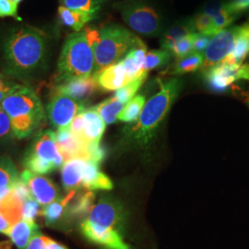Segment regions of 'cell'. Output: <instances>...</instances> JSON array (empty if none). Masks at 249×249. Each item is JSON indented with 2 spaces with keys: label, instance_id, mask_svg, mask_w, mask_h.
I'll return each instance as SVG.
<instances>
[{
  "label": "cell",
  "instance_id": "cell-42",
  "mask_svg": "<svg viewBox=\"0 0 249 249\" xmlns=\"http://www.w3.org/2000/svg\"><path fill=\"white\" fill-rule=\"evenodd\" d=\"M213 37H212V36H205V35H202V34L196 33L195 42H194V50H193V53H204Z\"/></svg>",
  "mask_w": 249,
  "mask_h": 249
},
{
  "label": "cell",
  "instance_id": "cell-11",
  "mask_svg": "<svg viewBox=\"0 0 249 249\" xmlns=\"http://www.w3.org/2000/svg\"><path fill=\"white\" fill-rule=\"evenodd\" d=\"M240 26L227 27L212 38L204 52L202 68L208 70L223 61L233 50Z\"/></svg>",
  "mask_w": 249,
  "mask_h": 249
},
{
  "label": "cell",
  "instance_id": "cell-3",
  "mask_svg": "<svg viewBox=\"0 0 249 249\" xmlns=\"http://www.w3.org/2000/svg\"><path fill=\"white\" fill-rule=\"evenodd\" d=\"M9 116L16 139L22 140L42 131L46 112L35 89L17 84L1 103Z\"/></svg>",
  "mask_w": 249,
  "mask_h": 249
},
{
  "label": "cell",
  "instance_id": "cell-5",
  "mask_svg": "<svg viewBox=\"0 0 249 249\" xmlns=\"http://www.w3.org/2000/svg\"><path fill=\"white\" fill-rule=\"evenodd\" d=\"M98 43L94 48L95 67L93 76L121 60L136 45L139 37L124 27L107 24L99 30Z\"/></svg>",
  "mask_w": 249,
  "mask_h": 249
},
{
  "label": "cell",
  "instance_id": "cell-22",
  "mask_svg": "<svg viewBox=\"0 0 249 249\" xmlns=\"http://www.w3.org/2000/svg\"><path fill=\"white\" fill-rule=\"evenodd\" d=\"M85 162L86 160L81 159H73L64 162L61 168V180L63 187L66 191H78L82 187L81 185Z\"/></svg>",
  "mask_w": 249,
  "mask_h": 249
},
{
  "label": "cell",
  "instance_id": "cell-39",
  "mask_svg": "<svg viewBox=\"0 0 249 249\" xmlns=\"http://www.w3.org/2000/svg\"><path fill=\"white\" fill-rule=\"evenodd\" d=\"M40 205L32 196L23 202L22 219L29 221H36L37 215L40 213Z\"/></svg>",
  "mask_w": 249,
  "mask_h": 249
},
{
  "label": "cell",
  "instance_id": "cell-16",
  "mask_svg": "<svg viewBox=\"0 0 249 249\" xmlns=\"http://www.w3.org/2000/svg\"><path fill=\"white\" fill-rule=\"evenodd\" d=\"M81 114L83 117V127L79 139L89 147L99 145L105 133L107 124L94 107L84 109Z\"/></svg>",
  "mask_w": 249,
  "mask_h": 249
},
{
  "label": "cell",
  "instance_id": "cell-21",
  "mask_svg": "<svg viewBox=\"0 0 249 249\" xmlns=\"http://www.w3.org/2000/svg\"><path fill=\"white\" fill-rule=\"evenodd\" d=\"M147 54V47L142 41L139 38L136 45L127 52L122 60L124 64L125 71L127 73L130 80L132 81L134 79L142 76L144 73L148 72L143 71V67L146 59Z\"/></svg>",
  "mask_w": 249,
  "mask_h": 249
},
{
  "label": "cell",
  "instance_id": "cell-37",
  "mask_svg": "<svg viewBox=\"0 0 249 249\" xmlns=\"http://www.w3.org/2000/svg\"><path fill=\"white\" fill-rule=\"evenodd\" d=\"M27 249H69L64 245L49 238L41 231L31 241Z\"/></svg>",
  "mask_w": 249,
  "mask_h": 249
},
{
  "label": "cell",
  "instance_id": "cell-28",
  "mask_svg": "<svg viewBox=\"0 0 249 249\" xmlns=\"http://www.w3.org/2000/svg\"><path fill=\"white\" fill-rule=\"evenodd\" d=\"M95 194L93 191L87 190L78 196L73 203L71 202L68 210V217L71 219L86 218L94 205Z\"/></svg>",
  "mask_w": 249,
  "mask_h": 249
},
{
  "label": "cell",
  "instance_id": "cell-35",
  "mask_svg": "<svg viewBox=\"0 0 249 249\" xmlns=\"http://www.w3.org/2000/svg\"><path fill=\"white\" fill-rule=\"evenodd\" d=\"M107 0H63L62 6L74 10L98 13L102 4Z\"/></svg>",
  "mask_w": 249,
  "mask_h": 249
},
{
  "label": "cell",
  "instance_id": "cell-7",
  "mask_svg": "<svg viewBox=\"0 0 249 249\" xmlns=\"http://www.w3.org/2000/svg\"><path fill=\"white\" fill-rule=\"evenodd\" d=\"M127 26L147 37L159 36L161 19L158 12L142 0H125L116 5Z\"/></svg>",
  "mask_w": 249,
  "mask_h": 249
},
{
  "label": "cell",
  "instance_id": "cell-45",
  "mask_svg": "<svg viewBox=\"0 0 249 249\" xmlns=\"http://www.w3.org/2000/svg\"><path fill=\"white\" fill-rule=\"evenodd\" d=\"M11 1H12V2H13V3H15V4H16V5H18V4H19V3H20V2H22V1H23V0H11Z\"/></svg>",
  "mask_w": 249,
  "mask_h": 249
},
{
  "label": "cell",
  "instance_id": "cell-33",
  "mask_svg": "<svg viewBox=\"0 0 249 249\" xmlns=\"http://www.w3.org/2000/svg\"><path fill=\"white\" fill-rule=\"evenodd\" d=\"M148 73H144L142 76L134 79L132 81L128 82L124 87L121 89H117L115 93V97L118 99L121 103L127 104L131 99L135 97V94L140 89L143 84V82L146 80Z\"/></svg>",
  "mask_w": 249,
  "mask_h": 249
},
{
  "label": "cell",
  "instance_id": "cell-27",
  "mask_svg": "<svg viewBox=\"0 0 249 249\" xmlns=\"http://www.w3.org/2000/svg\"><path fill=\"white\" fill-rule=\"evenodd\" d=\"M196 33L191 20L180 22L173 27H171L168 31H166L160 39V46L162 49H166L172 51L173 47L178 44V42L184 37Z\"/></svg>",
  "mask_w": 249,
  "mask_h": 249
},
{
  "label": "cell",
  "instance_id": "cell-44",
  "mask_svg": "<svg viewBox=\"0 0 249 249\" xmlns=\"http://www.w3.org/2000/svg\"><path fill=\"white\" fill-rule=\"evenodd\" d=\"M226 4L228 9L235 15H239L249 9V0H231Z\"/></svg>",
  "mask_w": 249,
  "mask_h": 249
},
{
  "label": "cell",
  "instance_id": "cell-34",
  "mask_svg": "<svg viewBox=\"0 0 249 249\" xmlns=\"http://www.w3.org/2000/svg\"><path fill=\"white\" fill-rule=\"evenodd\" d=\"M191 21L196 33L212 37L216 35L214 29L213 18L204 12L201 14H197L196 17L191 19Z\"/></svg>",
  "mask_w": 249,
  "mask_h": 249
},
{
  "label": "cell",
  "instance_id": "cell-30",
  "mask_svg": "<svg viewBox=\"0 0 249 249\" xmlns=\"http://www.w3.org/2000/svg\"><path fill=\"white\" fill-rule=\"evenodd\" d=\"M145 103L146 101L144 95H136L124 106L123 110L117 116V119L124 123L136 122L142 114Z\"/></svg>",
  "mask_w": 249,
  "mask_h": 249
},
{
  "label": "cell",
  "instance_id": "cell-47",
  "mask_svg": "<svg viewBox=\"0 0 249 249\" xmlns=\"http://www.w3.org/2000/svg\"><path fill=\"white\" fill-rule=\"evenodd\" d=\"M59 1H60V2H61V3H62L63 0H59Z\"/></svg>",
  "mask_w": 249,
  "mask_h": 249
},
{
  "label": "cell",
  "instance_id": "cell-6",
  "mask_svg": "<svg viewBox=\"0 0 249 249\" xmlns=\"http://www.w3.org/2000/svg\"><path fill=\"white\" fill-rule=\"evenodd\" d=\"M64 162L55 141V133L48 129L36 135L25 155L23 164L25 169L43 176L59 168Z\"/></svg>",
  "mask_w": 249,
  "mask_h": 249
},
{
  "label": "cell",
  "instance_id": "cell-18",
  "mask_svg": "<svg viewBox=\"0 0 249 249\" xmlns=\"http://www.w3.org/2000/svg\"><path fill=\"white\" fill-rule=\"evenodd\" d=\"M23 202L11 192L0 200V233H6L22 219Z\"/></svg>",
  "mask_w": 249,
  "mask_h": 249
},
{
  "label": "cell",
  "instance_id": "cell-1",
  "mask_svg": "<svg viewBox=\"0 0 249 249\" xmlns=\"http://www.w3.org/2000/svg\"><path fill=\"white\" fill-rule=\"evenodd\" d=\"M49 39L36 27L19 26L10 31L3 44L2 70L11 79L28 80L44 71Z\"/></svg>",
  "mask_w": 249,
  "mask_h": 249
},
{
  "label": "cell",
  "instance_id": "cell-32",
  "mask_svg": "<svg viewBox=\"0 0 249 249\" xmlns=\"http://www.w3.org/2000/svg\"><path fill=\"white\" fill-rule=\"evenodd\" d=\"M172 52L166 49L151 50L146 54V59L143 67V71L148 72L162 67L169 62L172 56Z\"/></svg>",
  "mask_w": 249,
  "mask_h": 249
},
{
  "label": "cell",
  "instance_id": "cell-41",
  "mask_svg": "<svg viewBox=\"0 0 249 249\" xmlns=\"http://www.w3.org/2000/svg\"><path fill=\"white\" fill-rule=\"evenodd\" d=\"M10 192L22 202H24L28 198L32 197L29 187L21 179H19L15 183V185L11 188Z\"/></svg>",
  "mask_w": 249,
  "mask_h": 249
},
{
  "label": "cell",
  "instance_id": "cell-19",
  "mask_svg": "<svg viewBox=\"0 0 249 249\" xmlns=\"http://www.w3.org/2000/svg\"><path fill=\"white\" fill-rule=\"evenodd\" d=\"M81 187L89 191L111 190L114 185L111 179L103 173L98 163L92 160H86L83 170Z\"/></svg>",
  "mask_w": 249,
  "mask_h": 249
},
{
  "label": "cell",
  "instance_id": "cell-14",
  "mask_svg": "<svg viewBox=\"0 0 249 249\" xmlns=\"http://www.w3.org/2000/svg\"><path fill=\"white\" fill-rule=\"evenodd\" d=\"M55 141L64 161L73 159L90 160L89 146L72 133L70 126L57 129Z\"/></svg>",
  "mask_w": 249,
  "mask_h": 249
},
{
  "label": "cell",
  "instance_id": "cell-10",
  "mask_svg": "<svg viewBox=\"0 0 249 249\" xmlns=\"http://www.w3.org/2000/svg\"><path fill=\"white\" fill-rule=\"evenodd\" d=\"M205 78L211 89L222 92L228 89L236 80H249V65L219 63L206 70Z\"/></svg>",
  "mask_w": 249,
  "mask_h": 249
},
{
  "label": "cell",
  "instance_id": "cell-23",
  "mask_svg": "<svg viewBox=\"0 0 249 249\" xmlns=\"http://www.w3.org/2000/svg\"><path fill=\"white\" fill-rule=\"evenodd\" d=\"M77 194L76 190L68 192L67 196H64L61 199L54 201L51 204L47 205L42 209L41 213L45 218V223L48 226L58 225L63 220H66L68 217V210L73 198Z\"/></svg>",
  "mask_w": 249,
  "mask_h": 249
},
{
  "label": "cell",
  "instance_id": "cell-15",
  "mask_svg": "<svg viewBox=\"0 0 249 249\" xmlns=\"http://www.w3.org/2000/svg\"><path fill=\"white\" fill-rule=\"evenodd\" d=\"M98 85L94 76L77 78L56 85L54 92H58L82 104L89 99L97 89Z\"/></svg>",
  "mask_w": 249,
  "mask_h": 249
},
{
  "label": "cell",
  "instance_id": "cell-36",
  "mask_svg": "<svg viewBox=\"0 0 249 249\" xmlns=\"http://www.w3.org/2000/svg\"><path fill=\"white\" fill-rule=\"evenodd\" d=\"M196 33L190 34L188 36L184 37L175 45L172 49V53L175 54L178 59L185 57L188 54L193 53L194 50V42L196 38Z\"/></svg>",
  "mask_w": 249,
  "mask_h": 249
},
{
  "label": "cell",
  "instance_id": "cell-12",
  "mask_svg": "<svg viewBox=\"0 0 249 249\" xmlns=\"http://www.w3.org/2000/svg\"><path fill=\"white\" fill-rule=\"evenodd\" d=\"M20 179L26 184L32 196L42 208L62 198L59 188L49 178L24 170Z\"/></svg>",
  "mask_w": 249,
  "mask_h": 249
},
{
  "label": "cell",
  "instance_id": "cell-17",
  "mask_svg": "<svg viewBox=\"0 0 249 249\" xmlns=\"http://www.w3.org/2000/svg\"><path fill=\"white\" fill-rule=\"evenodd\" d=\"M99 88L106 91L117 90L131 80L125 71L122 60L109 66L94 75Z\"/></svg>",
  "mask_w": 249,
  "mask_h": 249
},
{
  "label": "cell",
  "instance_id": "cell-43",
  "mask_svg": "<svg viewBox=\"0 0 249 249\" xmlns=\"http://www.w3.org/2000/svg\"><path fill=\"white\" fill-rule=\"evenodd\" d=\"M17 84L8 80L5 75L0 74V104Z\"/></svg>",
  "mask_w": 249,
  "mask_h": 249
},
{
  "label": "cell",
  "instance_id": "cell-4",
  "mask_svg": "<svg viewBox=\"0 0 249 249\" xmlns=\"http://www.w3.org/2000/svg\"><path fill=\"white\" fill-rule=\"evenodd\" d=\"M94 48L83 31L72 34L63 45L55 75L56 85L69 80L93 76Z\"/></svg>",
  "mask_w": 249,
  "mask_h": 249
},
{
  "label": "cell",
  "instance_id": "cell-13",
  "mask_svg": "<svg viewBox=\"0 0 249 249\" xmlns=\"http://www.w3.org/2000/svg\"><path fill=\"white\" fill-rule=\"evenodd\" d=\"M81 234L87 240L109 249H130L123 239V234L118 231L104 229L93 223H89L86 219L80 223Z\"/></svg>",
  "mask_w": 249,
  "mask_h": 249
},
{
  "label": "cell",
  "instance_id": "cell-20",
  "mask_svg": "<svg viewBox=\"0 0 249 249\" xmlns=\"http://www.w3.org/2000/svg\"><path fill=\"white\" fill-rule=\"evenodd\" d=\"M40 232V228L36 221L21 219L15 223L5 234L18 249H27L31 241Z\"/></svg>",
  "mask_w": 249,
  "mask_h": 249
},
{
  "label": "cell",
  "instance_id": "cell-38",
  "mask_svg": "<svg viewBox=\"0 0 249 249\" xmlns=\"http://www.w3.org/2000/svg\"><path fill=\"white\" fill-rule=\"evenodd\" d=\"M15 137L9 116L4 111L0 104V145L7 144Z\"/></svg>",
  "mask_w": 249,
  "mask_h": 249
},
{
  "label": "cell",
  "instance_id": "cell-46",
  "mask_svg": "<svg viewBox=\"0 0 249 249\" xmlns=\"http://www.w3.org/2000/svg\"><path fill=\"white\" fill-rule=\"evenodd\" d=\"M106 249V248H102V249Z\"/></svg>",
  "mask_w": 249,
  "mask_h": 249
},
{
  "label": "cell",
  "instance_id": "cell-25",
  "mask_svg": "<svg viewBox=\"0 0 249 249\" xmlns=\"http://www.w3.org/2000/svg\"><path fill=\"white\" fill-rule=\"evenodd\" d=\"M19 179L20 176L14 161L8 156H0V200L9 194Z\"/></svg>",
  "mask_w": 249,
  "mask_h": 249
},
{
  "label": "cell",
  "instance_id": "cell-40",
  "mask_svg": "<svg viewBox=\"0 0 249 249\" xmlns=\"http://www.w3.org/2000/svg\"><path fill=\"white\" fill-rule=\"evenodd\" d=\"M18 7L11 0H0V18L11 17L21 21V18L18 14Z\"/></svg>",
  "mask_w": 249,
  "mask_h": 249
},
{
  "label": "cell",
  "instance_id": "cell-2",
  "mask_svg": "<svg viewBox=\"0 0 249 249\" xmlns=\"http://www.w3.org/2000/svg\"><path fill=\"white\" fill-rule=\"evenodd\" d=\"M182 85V80L176 78L164 82L160 81L159 91L145 103L136 123L126 128L124 134L127 142L140 148H146L149 145L178 98Z\"/></svg>",
  "mask_w": 249,
  "mask_h": 249
},
{
  "label": "cell",
  "instance_id": "cell-24",
  "mask_svg": "<svg viewBox=\"0 0 249 249\" xmlns=\"http://www.w3.org/2000/svg\"><path fill=\"white\" fill-rule=\"evenodd\" d=\"M97 13L74 10L64 6L58 8V18L63 25L71 28L76 33L81 32L90 20L95 18Z\"/></svg>",
  "mask_w": 249,
  "mask_h": 249
},
{
  "label": "cell",
  "instance_id": "cell-8",
  "mask_svg": "<svg viewBox=\"0 0 249 249\" xmlns=\"http://www.w3.org/2000/svg\"><path fill=\"white\" fill-rule=\"evenodd\" d=\"M85 219L104 229L118 231L123 234L126 223V213L117 199L105 196L93 205Z\"/></svg>",
  "mask_w": 249,
  "mask_h": 249
},
{
  "label": "cell",
  "instance_id": "cell-31",
  "mask_svg": "<svg viewBox=\"0 0 249 249\" xmlns=\"http://www.w3.org/2000/svg\"><path fill=\"white\" fill-rule=\"evenodd\" d=\"M204 62V53H192L185 57L179 58L175 66L174 74H185L196 71L202 68Z\"/></svg>",
  "mask_w": 249,
  "mask_h": 249
},
{
  "label": "cell",
  "instance_id": "cell-9",
  "mask_svg": "<svg viewBox=\"0 0 249 249\" xmlns=\"http://www.w3.org/2000/svg\"><path fill=\"white\" fill-rule=\"evenodd\" d=\"M84 109L85 107L79 102L61 93L54 92L46 107V115L50 124L54 128L60 129L69 127L72 120Z\"/></svg>",
  "mask_w": 249,
  "mask_h": 249
},
{
  "label": "cell",
  "instance_id": "cell-26",
  "mask_svg": "<svg viewBox=\"0 0 249 249\" xmlns=\"http://www.w3.org/2000/svg\"><path fill=\"white\" fill-rule=\"evenodd\" d=\"M249 54V22L240 26V31L231 53L222 62L242 65Z\"/></svg>",
  "mask_w": 249,
  "mask_h": 249
},
{
  "label": "cell",
  "instance_id": "cell-29",
  "mask_svg": "<svg viewBox=\"0 0 249 249\" xmlns=\"http://www.w3.org/2000/svg\"><path fill=\"white\" fill-rule=\"evenodd\" d=\"M94 108L98 112L104 122L107 124H111L116 123L117 116L124 108V104L113 96L102 102L98 106L94 107Z\"/></svg>",
  "mask_w": 249,
  "mask_h": 249
}]
</instances>
